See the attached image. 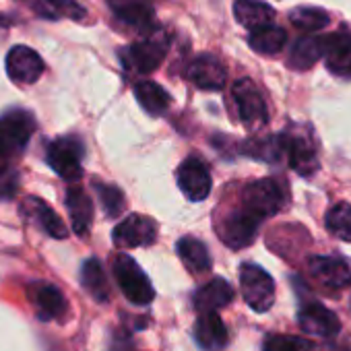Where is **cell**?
Listing matches in <instances>:
<instances>
[{
  "mask_svg": "<svg viewBox=\"0 0 351 351\" xmlns=\"http://www.w3.org/2000/svg\"><path fill=\"white\" fill-rule=\"evenodd\" d=\"M287 203V193L275 178H263L242 191V207L258 219L277 215Z\"/></svg>",
  "mask_w": 351,
  "mask_h": 351,
  "instance_id": "obj_1",
  "label": "cell"
},
{
  "mask_svg": "<svg viewBox=\"0 0 351 351\" xmlns=\"http://www.w3.org/2000/svg\"><path fill=\"white\" fill-rule=\"evenodd\" d=\"M36 118L27 110H11L0 116V159L19 155L36 132Z\"/></svg>",
  "mask_w": 351,
  "mask_h": 351,
  "instance_id": "obj_2",
  "label": "cell"
},
{
  "mask_svg": "<svg viewBox=\"0 0 351 351\" xmlns=\"http://www.w3.org/2000/svg\"><path fill=\"white\" fill-rule=\"evenodd\" d=\"M114 277H116L124 298L130 304L147 306L153 302L155 289H153L149 277L138 267V263L134 258H130L128 254H118L114 258Z\"/></svg>",
  "mask_w": 351,
  "mask_h": 351,
  "instance_id": "obj_3",
  "label": "cell"
},
{
  "mask_svg": "<svg viewBox=\"0 0 351 351\" xmlns=\"http://www.w3.org/2000/svg\"><path fill=\"white\" fill-rule=\"evenodd\" d=\"M279 136H281L283 155L287 157L289 165L300 176H312L318 169V153L310 130L304 126H291Z\"/></svg>",
  "mask_w": 351,
  "mask_h": 351,
  "instance_id": "obj_4",
  "label": "cell"
},
{
  "mask_svg": "<svg viewBox=\"0 0 351 351\" xmlns=\"http://www.w3.org/2000/svg\"><path fill=\"white\" fill-rule=\"evenodd\" d=\"M46 161L66 182H77L83 176V143L77 136H60L48 145Z\"/></svg>",
  "mask_w": 351,
  "mask_h": 351,
  "instance_id": "obj_5",
  "label": "cell"
},
{
  "mask_svg": "<svg viewBox=\"0 0 351 351\" xmlns=\"http://www.w3.org/2000/svg\"><path fill=\"white\" fill-rule=\"evenodd\" d=\"M240 287L246 304L254 312H267L275 304V281L258 265L246 263L240 269Z\"/></svg>",
  "mask_w": 351,
  "mask_h": 351,
  "instance_id": "obj_6",
  "label": "cell"
},
{
  "mask_svg": "<svg viewBox=\"0 0 351 351\" xmlns=\"http://www.w3.org/2000/svg\"><path fill=\"white\" fill-rule=\"evenodd\" d=\"M263 219H258L256 215H252L248 209H244L242 205L234 211H230L217 226L219 238L223 240L226 246L240 250L246 248L254 242L258 226Z\"/></svg>",
  "mask_w": 351,
  "mask_h": 351,
  "instance_id": "obj_7",
  "label": "cell"
},
{
  "mask_svg": "<svg viewBox=\"0 0 351 351\" xmlns=\"http://www.w3.org/2000/svg\"><path fill=\"white\" fill-rule=\"evenodd\" d=\"M232 95L236 99L238 106V114L244 122V126L248 130H258L267 124L269 120V112H267V104L261 95V91L256 89V85L250 79H240L236 81Z\"/></svg>",
  "mask_w": 351,
  "mask_h": 351,
  "instance_id": "obj_8",
  "label": "cell"
},
{
  "mask_svg": "<svg viewBox=\"0 0 351 351\" xmlns=\"http://www.w3.org/2000/svg\"><path fill=\"white\" fill-rule=\"evenodd\" d=\"M165 52H167V46L163 40L159 38H147L143 42H136L128 48L122 50V60H124V66L134 71V73H141V75H147V73H153L159 69V64L163 62L165 58Z\"/></svg>",
  "mask_w": 351,
  "mask_h": 351,
  "instance_id": "obj_9",
  "label": "cell"
},
{
  "mask_svg": "<svg viewBox=\"0 0 351 351\" xmlns=\"http://www.w3.org/2000/svg\"><path fill=\"white\" fill-rule=\"evenodd\" d=\"M27 298L34 304V310L40 320H60V318H64V314L69 310L64 293L48 281L29 283Z\"/></svg>",
  "mask_w": 351,
  "mask_h": 351,
  "instance_id": "obj_10",
  "label": "cell"
},
{
  "mask_svg": "<svg viewBox=\"0 0 351 351\" xmlns=\"http://www.w3.org/2000/svg\"><path fill=\"white\" fill-rule=\"evenodd\" d=\"M157 240V223L145 215H128L114 230V244L118 248L151 246Z\"/></svg>",
  "mask_w": 351,
  "mask_h": 351,
  "instance_id": "obj_11",
  "label": "cell"
},
{
  "mask_svg": "<svg viewBox=\"0 0 351 351\" xmlns=\"http://www.w3.org/2000/svg\"><path fill=\"white\" fill-rule=\"evenodd\" d=\"M178 186L193 203L205 201L211 193V173L199 157H189L178 167Z\"/></svg>",
  "mask_w": 351,
  "mask_h": 351,
  "instance_id": "obj_12",
  "label": "cell"
},
{
  "mask_svg": "<svg viewBox=\"0 0 351 351\" xmlns=\"http://www.w3.org/2000/svg\"><path fill=\"white\" fill-rule=\"evenodd\" d=\"M7 73L15 83L34 85L44 75V60L34 48L15 46L7 54Z\"/></svg>",
  "mask_w": 351,
  "mask_h": 351,
  "instance_id": "obj_13",
  "label": "cell"
},
{
  "mask_svg": "<svg viewBox=\"0 0 351 351\" xmlns=\"http://www.w3.org/2000/svg\"><path fill=\"white\" fill-rule=\"evenodd\" d=\"M186 79L195 83L203 91H219L226 87L228 81V71L219 58L213 54H203L197 56L189 66H186Z\"/></svg>",
  "mask_w": 351,
  "mask_h": 351,
  "instance_id": "obj_14",
  "label": "cell"
},
{
  "mask_svg": "<svg viewBox=\"0 0 351 351\" xmlns=\"http://www.w3.org/2000/svg\"><path fill=\"white\" fill-rule=\"evenodd\" d=\"M298 322L304 332L312 337H322V339H332L341 330V322L337 314L318 302L304 304L302 310L298 312Z\"/></svg>",
  "mask_w": 351,
  "mask_h": 351,
  "instance_id": "obj_15",
  "label": "cell"
},
{
  "mask_svg": "<svg viewBox=\"0 0 351 351\" xmlns=\"http://www.w3.org/2000/svg\"><path fill=\"white\" fill-rule=\"evenodd\" d=\"M308 271L326 289H345L351 283V267L341 256H312Z\"/></svg>",
  "mask_w": 351,
  "mask_h": 351,
  "instance_id": "obj_16",
  "label": "cell"
},
{
  "mask_svg": "<svg viewBox=\"0 0 351 351\" xmlns=\"http://www.w3.org/2000/svg\"><path fill=\"white\" fill-rule=\"evenodd\" d=\"M112 11L122 23L141 34H151L155 27V11L149 0H112Z\"/></svg>",
  "mask_w": 351,
  "mask_h": 351,
  "instance_id": "obj_17",
  "label": "cell"
},
{
  "mask_svg": "<svg viewBox=\"0 0 351 351\" xmlns=\"http://www.w3.org/2000/svg\"><path fill=\"white\" fill-rule=\"evenodd\" d=\"M21 213L34 221L36 226H40L48 236L56 238V240H64L69 236V228L64 226V221L42 201V199H36V197H27L23 207H21Z\"/></svg>",
  "mask_w": 351,
  "mask_h": 351,
  "instance_id": "obj_18",
  "label": "cell"
},
{
  "mask_svg": "<svg viewBox=\"0 0 351 351\" xmlns=\"http://www.w3.org/2000/svg\"><path fill=\"white\" fill-rule=\"evenodd\" d=\"M195 337L205 351H221L230 341L228 328L217 312L199 314L195 324Z\"/></svg>",
  "mask_w": 351,
  "mask_h": 351,
  "instance_id": "obj_19",
  "label": "cell"
},
{
  "mask_svg": "<svg viewBox=\"0 0 351 351\" xmlns=\"http://www.w3.org/2000/svg\"><path fill=\"white\" fill-rule=\"evenodd\" d=\"M234 300V287L217 277V279H211L209 283H205L203 287L197 289L195 293V308L199 314L203 312H217L226 306H230Z\"/></svg>",
  "mask_w": 351,
  "mask_h": 351,
  "instance_id": "obj_20",
  "label": "cell"
},
{
  "mask_svg": "<svg viewBox=\"0 0 351 351\" xmlns=\"http://www.w3.org/2000/svg\"><path fill=\"white\" fill-rule=\"evenodd\" d=\"M324 60L330 73L335 75H351V36L349 34H332L322 38Z\"/></svg>",
  "mask_w": 351,
  "mask_h": 351,
  "instance_id": "obj_21",
  "label": "cell"
},
{
  "mask_svg": "<svg viewBox=\"0 0 351 351\" xmlns=\"http://www.w3.org/2000/svg\"><path fill=\"white\" fill-rule=\"evenodd\" d=\"M66 209H69L71 226H73L75 234H79V236L89 234V228H91V221H93V203L85 195L83 189H79V186L69 189V193H66Z\"/></svg>",
  "mask_w": 351,
  "mask_h": 351,
  "instance_id": "obj_22",
  "label": "cell"
},
{
  "mask_svg": "<svg viewBox=\"0 0 351 351\" xmlns=\"http://www.w3.org/2000/svg\"><path fill=\"white\" fill-rule=\"evenodd\" d=\"M234 15L240 25L248 29H256V27L273 23L275 9L269 7L267 3H261V0H238L234 5Z\"/></svg>",
  "mask_w": 351,
  "mask_h": 351,
  "instance_id": "obj_23",
  "label": "cell"
},
{
  "mask_svg": "<svg viewBox=\"0 0 351 351\" xmlns=\"http://www.w3.org/2000/svg\"><path fill=\"white\" fill-rule=\"evenodd\" d=\"M176 250H178V256L191 273H207L211 269V254L201 240L184 236L176 244Z\"/></svg>",
  "mask_w": 351,
  "mask_h": 351,
  "instance_id": "obj_24",
  "label": "cell"
},
{
  "mask_svg": "<svg viewBox=\"0 0 351 351\" xmlns=\"http://www.w3.org/2000/svg\"><path fill=\"white\" fill-rule=\"evenodd\" d=\"M324 54V46H322V38H316V36H302L291 52H289V58H287V64L295 71H306L310 69L312 64H316Z\"/></svg>",
  "mask_w": 351,
  "mask_h": 351,
  "instance_id": "obj_25",
  "label": "cell"
},
{
  "mask_svg": "<svg viewBox=\"0 0 351 351\" xmlns=\"http://www.w3.org/2000/svg\"><path fill=\"white\" fill-rule=\"evenodd\" d=\"M248 44H250V48L254 52L273 56V54H279L283 50V46L287 44V34H285V29L269 23V25L252 29V34L248 38Z\"/></svg>",
  "mask_w": 351,
  "mask_h": 351,
  "instance_id": "obj_26",
  "label": "cell"
},
{
  "mask_svg": "<svg viewBox=\"0 0 351 351\" xmlns=\"http://www.w3.org/2000/svg\"><path fill=\"white\" fill-rule=\"evenodd\" d=\"M81 283L95 302H108L110 300V283H108L104 267L97 258H89L83 263Z\"/></svg>",
  "mask_w": 351,
  "mask_h": 351,
  "instance_id": "obj_27",
  "label": "cell"
},
{
  "mask_svg": "<svg viewBox=\"0 0 351 351\" xmlns=\"http://www.w3.org/2000/svg\"><path fill=\"white\" fill-rule=\"evenodd\" d=\"M134 95L141 104V108L151 114V116H161L167 108H169V95L167 91L153 83V81H141L134 87Z\"/></svg>",
  "mask_w": 351,
  "mask_h": 351,
  "instance_id": "obj_28",
  "label": "cell"
},
{
  "mask_svg": "<svg viewBox=\"0 0 351 351\" xmlns=\"http://www.w3.org/2000/svg\"><path fill=\"white\" fill-rule=\"evenodd\" d=\"M289 21L295 29L304 32V34H314L320 32L328 25L330 17L326 11L316 9V7H298L289 13Z\"/></svg>",
  "mask_w": 351,
  "mask_h": 351,
  "instance_id": "obj_29",
  "label": "cell"
},
{
  "mask_svg": "<svg viewBox=\"0 0 351 351\" xmlns=\"http://www.w3.org/2000/svg\"><path fill=\"white\" fill-rule=\"evenodd\" d=\"M326 228L332 236L351 242V205L349 203H337L326 213Z\"/></svg>",
  "mask_w": 351,
  "mask_h": 351,
  "instance_id": "obj_30",
  "label": "cell"
},
{
  "mask_svg": "<svg viewBox=\"0 0 351 351\" xmlns=\"http://www.w3.org/2000/svg\"><path fill=\"white\" fill-rule=\"evenodd\" d=\"M263 351H320V347L314 341L295 335H269Z\"/></svg>",
  "mask_w": 351,
  "mask_h": 351,
  "instance_id": "obj_31",
  "label": "cell"
},
{
  "mask_svg": "<svg viewBox=\"0 0 351 351\" xmlns=\"http://www.w3.org/2000/svg\"><path fill=\"white\" fill-rule=\"evenodd\" d=\"M246 155H252L263 161H279L283 157L281 136H265V138H252L246 145Z\"/></svg>",
  "mask_w": 351,
  "mask_h": 351,
  "instance_id": "obj_32",
  "label": "cell"
},
{
  "mask_svg": "<svg viewBox=\"0 0 351 351\" xmlns=\"http://www.w3.org/2000/svg\"><path fill=\"white\" fill-rule=\"evenodd\" d=\"M95 191L99 195V201H101L108 217H118L124 211V193L118 186H112L106 182H95Z\"/></svg>",
  "mask_w": 351,
  "mask_h": 351,
  "instance_id": "obj_33",
  "label": "cell"
},
{
  "mask_svg": "<svg viewBox=\"0 0 351 351\" xmlns=\"http://www.w3.org/2000/svg\"><path fill=\"white\" fill-rule=\"evenodd\" d=\"M19 182V171L9 163H0V199H15Z\"/></svg>",
  "mask_w": 351,
  "mask_h": 351,
  "instance_id": "obj_34",
  "label": "cell"
},
{
  "mask_svg": "<svg viewBox=\"0 0 351 351\" xmlns=\"http://www.w3.org/2000/svg\"><path fill=\"white\" fill-rule=\"evenodd\" d=\"M44 3L52 9V17H69L73 21H83L87 17V11L77 5L75 0H44Z\"/></svg>",
  "mask_w": 351,
  "mask_h": 351,
  "instance_id": "obj_35",
  "label": "cell"
},
{
  "mask_svg": "<svg viewBox=\"0 0 351 351\" xmlns=\"http://www.w3.org/2000/svg\"><path fill=\"white\" fill-rule=\"evenodd\" d=\"M112 351H132V345L124 332H116L112 341Z\"/></svg>",
  "mask_w": 351,
  "mask_h": 351,
  "instance_id": "obj_36",
  "label": "cell"
}]
</instances>
